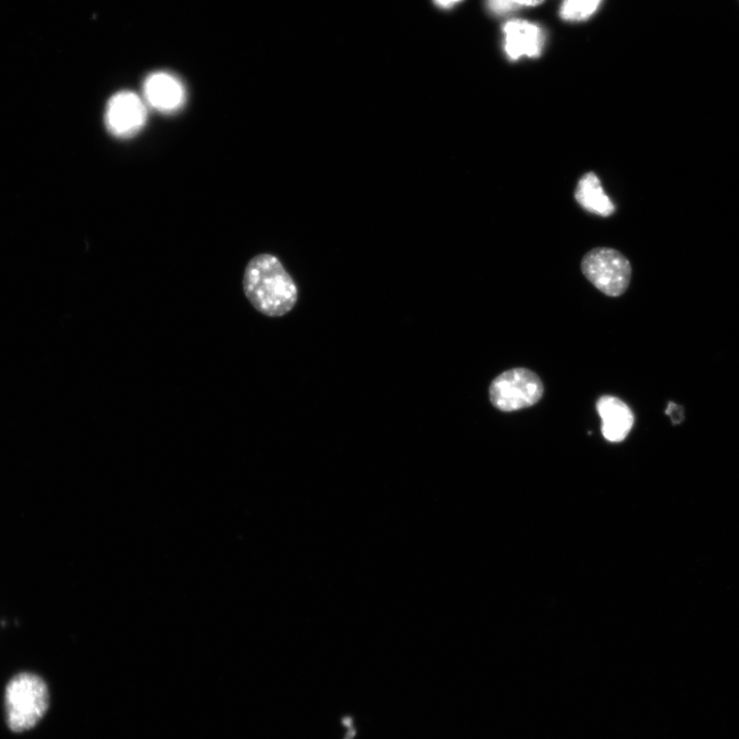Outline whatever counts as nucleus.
<instances>
[{
  "label": "nucleus",
  "mask_w": 739,
  "mask_h": 739,
  "mask_svg": "<svg viewBox=\"0 0 739 739\" xmlns=\"http://www.w3.org/2000/svg\"><path fill=\"white\" fill-rule=\"evenodd\" d=\"M583 275L602 293L610 297L624 294L632 280L630 261L620 252L597 248L581 262Z\"/></svg>",
  "instance_id": "obj_3"
},
{
  "label": "nucleus",
  "mask_w": 739,
  "mask_h": 739,
  "mask_svg": "<svg viewBox=\"0 0 739 739\" xmlns=\"http://www.w3.org/2000/svg\"><path fill=\"white\" fill-rule=\"evenodd\" d=\"M50 693L46 682L37 675L22 673L8 684L5 693L6 717L14 732L32 729L48 712Z\"/></svg>",
  "instance_id": "obj_2"
},
{
  "label": "nucleus",
  "mask_w": 739,
  "mask_h": 739,
  "mask_svg": "<svg viewBox=\"0 0 739 739\" xmlns=\"http://www.w3.org/2000/svg\"><path fill=\"white\" fill-rule=\"evenodd\" d=\"M488 10L495 16H508L516 12L519 7L513 0H486Z\"/></svg>",
  "instance_id": "obj_11"
},
{
  "label": "nucleus",
  "mask_w": 739,
  "mask_h": 739,
  "mask_svg": "<svg viewBox=\"0 0 739 739\" xmlns=\"http://www.w3.org/2000/svg\"><path fill=\"white\" fill-rule=\"evenodd\" d=\"M146 121V108L140 98L132 92H121L108 102L106 125L108 130L120 137L138 132Z\"/></svg>",
  "instance_id": "obj_5"
},
{
  "label": "nucleus",
  "mask_w": 739,
  "mask_h": 739,
  "mask_svg": "<svg viewBox=\"0 0 739 739\" xmlns=\"http://www.w3.org/2000/svg\"><path fill=\"white\" fill-rule=\"evenodd\" d=\"M602 419V434L611 443L625 441L633 429L635 417L630 407L611 396L602 397L597 403Z\"/></svg>",
  "instance_id": "obj_7"
},
{
  "label": "nucleus",
  "mask_w": 739,
  "mask_h": 739,
  "mask_svg": "<svg viewBox=\"0 0 739 739\" xmlns=\"http://www.w3.org/2000/svg\"><path fill=\"white\" fill-rule=\"evenodd\" d=\"M144 92L149 104L161 111H172L184 100L181 83L171 74H151L145 82Z\"/></svg>",
  "instance_id": "obj_8"
},
{
  "label": "nucleus",
  "mask_w": 739,
  "mask_h": 739,
  "mask_svg": "<svg viewBox=\"0 0 739 739\" xmlns=\"http://www.w3.org/2000/svg\"><path fill=\"white\" fill-rule=\"evenodd\" d=\"M463 2V0H435V4L441 9H451Z\"/></svg>",
  "instance_id": "obj_15"
},
{
  "label": "nucleus",
  "mask_w": 739,
  "mask_h": 739,
  "mask_svg": "<svg viewBox=\"0 0 739 739\" xmlns=\"http://www.w3.org/2000/svg\"><path fill=\"white\" fill-rule=\"evenodd\" d=\"M504 52L512 61L541 56L546 34L540 26L526 20H511L503 26Z\"/></svg>",
  "instance_id": "obj_6"
},
{
  "label": "nucleus",
  "mask_w": 739,
  "mask_h": 739,
  "mask_svg": "<svg viewBox=\"0 0 739 739\" xmlns=\"http://www.w3.org/2000/svg\"><path fill=\"white\" fill-rule=\"evenodd\" d=\"M513 2L519 7H538L544 3V0H513Z\"/></svg>",
  "instance_id": "obj_14"
},
{
  "label": "nucleus",
  "mask_w": 739,
  "mask_h": 739,
  "mask_svg": "<svg viewBox=\"0 0 739 739\" xmlns=\"http://www.w3.org/2000/svg\"><path fill=\"white\" fill-rule=\"evenodd\" d=\"M243 287L252 306L269 318L287 315L298 300L296 283L280 259L271 254H260L249 261Z\"/></svg>",
  "instance_id": "obj_1"
},
{
  "label": "nucleus",
  "mask_w": 739,
  "mask_h": 739,
  "mask_svg": "<svg viewBox=\"0 0 739 739\" xmlns=\"http://www.w3.org/2000/svg\"><path fill=\"white\" fill-rule=\"evenodd\" d=\"M575 200L583 209L602 217H609L615 212L614 204L605 193L600 179L593 172L579 180Z\"/></svg>",
  "instance_id": "obj_9"
},
{
  "label": "nucleus",
  "mask_w": 739,
  "mask_h": 739,
  "mask_svg": "<svg viewBox=\"0 0 739 739\" xmlns=\"http://www.w3.org/2000/svg\"><path fill=\"white\" fill-rule=\"evenodd\" d=\"M341 723L347 730L344 739H354L357 734V728L355 726L354 718L350 716H344L341 720Z\"/></svg>",
  "instance_id": "obj_13"
},
{
  "label": "nucleus",
  "mask_w": 739,
  "mask_h": 739,
  "mask_svg": "<svg viewBox=\"0 0 739 739\" xmlns=\"http://www.w3.org/2000/svg\"><path fill=\"white\" fill-rule=\"evenodd\" d=\"M543 384L534 372L517 368L497 376L491 383L492 405L503 412H513L536 405L543 396Z\"/></svg>",
  "instance_id": "obj_4"
},
{
  "label": "nucleus",
  "mask_w": 739,
  "mask_h": 739,
  "mask_svg": "<svg viewBox=\"0 0 739 739\" xmlns=\"http://www.w3.org/2000/svg\"><path fill=\"white\" fill-rule=\"evenodd\" d=\"M666 415L670 417L674 425H680L685 420L684 407L675 402H670L666 409Z\"/></svg>",
  "instance_id": "obj_12"
},
{
  "label": "nucleus",
  "mask_w": 739,
  "mask_h": 739,
  "mask_svg": "<svg viewBox=\"0 0 739 739\" xmlns=\"http://www.w3.org/2000/svg\"><path fill=\"white\" fill-rule=\"evenodd\" d=\"M602 0H564L560 17L566 22H582L598 11Z\"/></svg>",
  "instance_id": "obj_10"
}]
</instances>
